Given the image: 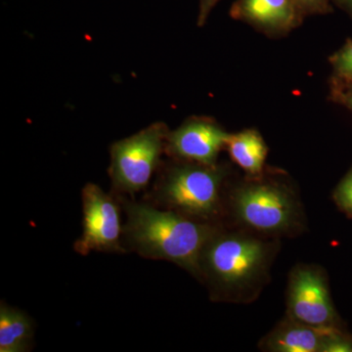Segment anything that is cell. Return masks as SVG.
I'll list each match as a JSON object with an SVG mask.
<instances>
[{"mask_svg": "<svg viewBox=\"0 0 352 352\" xmlns=\"http://www.w3.org/2000/svg\"><path fill=\"white\" fill-rule=\"evenodd\" d=\"M352 351V344L349 340L344 339L342 336L337 333V331L330 333L323 352H351Z\"/></svg>", "mask_w": 352, "mask_h": 352, "instance_id": "4fadbf2b", "label": "cell"}, {"mask_svg": "<svg viewBox=\"0 0 352 352\" xmlns=\"http://www.w3.org/2000/svg\"><path fill=\"white\" fill-rule=\"evenodd\" d=\"M335 65L340 75L352 78V43L338 55Z\"/></svg>", "mask_w": 352, "mask_h": 352, "instance_id": "9a60e30c", "label": "cell"}, {"mask_svg": "<svg viewBox=\"0 0 352 352\" xmlns=\"http://www.w3.org/2000/svg\"><path fill=\"white\" fill-rule=\"evenodd\" d=\"M294 0H238L233 11L256 25L287 29L296 19Z\"/></svg>", "mask_w": 352, "mask_h": 352, "instance_id": "30bf717a", "label": "cell"}, {"mask_svg": "<svg viewBox=\"0 0 352 352\" xmlns=\"http://www.w3.org/2000/svg\"><path fill=\"white\" fill-rule=\"evenodd\" d=\"M296 6L309 12H320L327 9V0H294Z\"/></svg>", "mask_w": 352, "mask_h": 352, "instance_id": "2e32d148", "label": "cell"}, {"mask_svg": "<svg viewBox=\"0 0 352 352\" xmlns=\"http://www.w3.org/2000/svg\"><path fill=\"white\" fill-rule=\"evenodd\" d=\"M233 206L241 221L263 233L286 232L298 219L295 200L275 185L243 187L234 194Z\"/></svg>", "mask_w": 352, "mask_h": 352, "instance_id": "5b68a950", "label": "cell"}, {"mask_svg": "<svg viewBox=\"0 0 352 352\" xmlns=\"http://www.w3.org/2000/svg\"><path fill=\"white\" fill-rule=\"evenodd\" d=\"M336 197L342 208L352 212V173L340 184Z\"/></svg>", "mask_w": 352, "mask_h": 352, "instance_id": "5bb4252c", "label": "cell"}, {"mask_svg": "<svg viewBox=\"0 0 352 352\" xmlns=\"http://www.w3.org/2000/svg\"><path fill=\"white\" fill-rule=\"evenodd\" d=\"M219 0H200V9H199L198 25H203L210 15V11L217 6Z\"/></svg>", "mask_w": 352, "mask_h": 352, "instance_id": "e0dca14e", "label": "cell"}, {"mask_svg": "<svg viewBox=\"0 0 352 352\" xmlns=\"http://www.w3.org/2000/svg\"><path fill=\"white\" fill-rule=\"evenodd\" d=\"M270 254V247L254 238L215 234L204 251L201 272L220 288L244 289L263 275Z\"/></svg>", "mask_w": 352, "mask_h": 352, "instance_id": "7a4b0ae2", "label": "cell"}, {"mask_svg": "<svg viewBox=\"0 0 352 352\" xmlns=\"http://www.w3.org/2000/svg\"><path fill=\"white\" fill-rule=\"evenodd\" d=\"M34 329L31 319L17 308L0 307V351L23 352L31 347Z\"/></svg>", "mask_w": 352, "mask_h": 352, "instance_id": "8fae6325", "label": "cell"}, {"mask_svg": "<svg viewBox=\"0 0 352 352\" xmlns=\"http://www.w3.org/2000/svg\"><path fill=\"white\" fill-rule=\"evenodd\" d=\"M222 178L223 173L215 166L178 164L164 173L157 194L173 210L208 219L219 212Z\"/></svg>", "mask_w": 352, "mask_h": 352, "instance_id": "3957f363", "label": "cell"}, {"mask_svg": "<svg viewBox=\"0 0 352 352\" xmlns=\"http://www.w3.org/2000/svg\"><path fill=\"white\" fill-rule=\"evenodd\" d=\"M226 147L233 161L247 173L258 175L263 170L267 148L258 132L245 131L230 134Z\"/></svg>", "mask_w": 352, "mask_h": 352, "instance_id": "7c38bea8", "label": "cell"}, {"mask_svg": "<svg viewBox=\"0 0 352 352\" xmlns=\"http://www.w3.org/2000/svg\"><path fill=\"white\" fill-rule=\"evenodd\" d=\"M351 106H352V95H351Z\"/></svg>", "mask_w": 352, "mask_h": 352, "instance_id": "d6986e66", "label": "cell"}, {"mask_svg": "<svg viewBox=\"0 0 352 352\" xmlns=\"http://www.w3.org/2000/svg\"><path fill=\"white\" fill-rule=\"evenodd\" d=\"M289 318L322 330H336L335 309L325 277L316 268L300 266L292 273L288 289Z\"/></svg>", "mask_w": 352, "mask_h": 352, "instance_id": "52a82bcc", "label": "cell"}, {"mask_svg": "<svg viewBox=\"0 0 352 352\" xmlns=\"http://www.w3.org/2000/svg\"><path fill=\"white\" fill-rule=\"evenodd\" d=\"M82 235L76 241V252L82 256L92 251L122 252L120 210L112 197L88 183L82 190Z\"/></svg>", "mask_w": 352, "mask_h": 352, "instance_id": "8992f818", "label": "cell"}, {"mask_svg": "<svg viewBox=\"0 0 352 352\" xmlns=\"http://www.w3.org/2000/svg\"><path fill=\"white\" fill-rule=\"evenodd\" d=\"M230 134L214 122L206 119H192L168 132L166 151L193 163L215 166L222 148Z\"/></svg>", "mask_w": 352, "mask_h": 352, "instance_id": "ba28073f", "label": "cell"}, {"mask_svg": "<svg viewBox=\"0 0 352 352\" xmlns=\"http://www.w3.org/2000/svg\"><path fill=\"white\" fill-rule=\"evenodd\" d=\"M342 1H344V3H346L347 6L352 8V0H342Z\"/></svg>", "mask_w": 352, "mask_h": 352, "instance_id": "ac0fdd59", "label": "cell"}, {"mask_svg": "<svg viewBox=\"0 0 352 352\" xmlns=\"http://www.w3.org/2000/svg\"><path fill=\"white\" fill-rule=\"evenodd\" d=\"M126 212L124 234L138 254L170 261L194 275L201 273L204 251L217 234L212 226L142 204H129Z\"/></svg>", "mask_w": 352, "mask_h": 352, "instance_id": "6da1fadb", "label": "cell"}, {"mask_svg": "<svg viewBox=\"0 0 352 352\" xmlns=\"http://www.w3.org/2000/svg\"><path fill=\"white\" fill-rule=\"evenodd\" d=\"M333 331L311 327L291 319L266 338L263 347L275 352H323Z\"/></svg>", "mask_w": 352, "mask_h": 352, "instance_id": "9c48e42d", "label": "cell"}, {"mask_svg": "<svg viewBox=\"0 0 352 352\" xmlns=\"http://www.w3.org/2000/svg\"><path fill=\"white\" fill-rule=\"evenodd\" d=\"M168 127L163 122L117 141L111 146V179L116 189L134 194L149 184L166 151Z\"/></svg>", "mask_w": 352, "mask_h": 352, "instance_id": "277c9868", "label": "cell"}]
</instances>
